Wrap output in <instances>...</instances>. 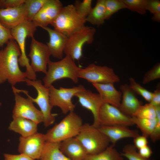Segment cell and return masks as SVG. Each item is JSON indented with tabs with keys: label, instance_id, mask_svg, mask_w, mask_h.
Here are the masks:
<instances>
[{
	"label": "cell",
	"instance_id": "37",
	"mask_svg": "<svg viewBox=\"0 0 160 160\" xmlns=\"http://www.w3.org/2000/svg\"><path fill=\"white\" fill-rule=\"evenodd\" d=\"M12 39H14L10 30L6 28L0 22V47H2Z\"/></svg>",
	"mask_w": 160,
	"mask_h": 160
},
{
	"label": "cell",
	"instance_id": "18",
	"mask_svg": "<svg viewBox=\"0 0 160 160\" xmlns=\"http://www.w3.org/2000/svg\"><path fill=\"white\" fill-rule=\"evenodd\" d=\"M122 98L119 109L123 113L130 116H132L139 107L142 102L135 95L129 85L124 84L120 87Z\"/></svg>",
	"mask_w": 160,
	"mask_h": 160
},
{
	"label": "cell",
	"instance_id": "7",
	"mask_svg": "<svg viewBox=\"0 0 160 160\" xmlns=\"http://www.w3.org/2000/svg\"><path fill=\"white\" fill-rule=\"evenodd\" d=\"M25 82L28 86H32L36 90L37 95L33 98L26 90L17 89L14 86H12V91L18 93L23 92L29 98L33 103H36L40 109L44 117L43 123L44 126L48 127L52 124L55 119V114L51 113L52 107L50 103L49 88L43 84L40 80H31L26 78Z\"/></svg>",
	"mask_w": 160,
	"mask_h": 160
},
{
	"label": "cell",
	"instance_id": "20",
	"mask_svg": "<svg viewBox=\"0 0 160 160\" xmlns=\"http://www.w3.org/2000/svg\"><path fill=\"white\" fill-rule=\"evenodd\" d=\"M99 129L109 139L111 145L115 146L119 140L124 138H135L139 135L136 130L130 129L123 125L100 126Z\"/></svg>",
	"mask_w": 160,
	"mask_h": 160
},
{
	"label": "cell",
	"instance_id": "40",
	"mask_svg": "<svg viewBox=\"0 0 160 160\" xmlns=\"http://www.w3.org/2000/svg\"><path fill=\"white\" fill-rule=\"evenodd\" d=\"M134 145L138 149L148 145L147 138L143 135H140L134 138Z\"/></svg>",
	"mask_w": 160,
	"mask_h": 160
},
{
	"label": "cell",
	"instance_id": "21",
	"mask_svg": "<svg viewBox=\"0 0 160 160\" xmlns=\"http://www.w3.org/2000/svg\"><path fill=\"white\" fill-rule=\"evenodd\" d=\"M60 149L71 160H83L88 155L84 146L76 137L60 142Z\"/></svg>",
	"mask_w": 160,
	"mask_h": 160
},
{
	"label": "cell",
	"instance_id": "4",
	"mask_svg": "<svg viewBox=\"0 0 160 160\" xmlns=\"http://www.w3.org/2000/svg\"><path fill=\"white\" fill-rule=\"evenodd\" d=\"M36 28L32 21L26 20L10 30L11 35L17 43L20 51L19 64L21 66L26 67L25 72L26 78L31 80H36V75L30 66L29 59L26 54L25 40L27 37H33Z\"/></svg>",
	"mask_w": 160,
	"mask_h": 160
},
{
	"label": "cell",
	"instance_id": "25",
	"mask_svg": "<svg viewBox=\"0 0 160 160\" xmlns=\"http://www.w3.org/2000/svg\"><path fill=\"white\" fill-rule=\"evenodd\" d=\"M105 0H98L86 18V21L97 26L102 25L105 20Z\"/></svg>",
	"mask_w": 160,
	"mask_h": 160
},
{
	"label": "cell",
	"instance_id": "9",
	"mask_svg": "<svg viewBox=\"0 0 160 160\" xmlns=\"http://www.w3.org/2000/svg\"><path fill=\"white\" fill-rule=\"evenodd\" d=\"M49 88L51 105L52 107H59L64 114L74 111L76 106L72 102V97L77 93L86 89L82 85L70 88L61 87L59 89L52 85Z\"/></svg>",
	"mask_w": 160,
	"mask_h": 160
},
{
	"label": "cell",
	"instance_id": "6",
	"mask_svg": "<svg viewBox=\"0 0 160 160\" xmlns=\"http://www.w3.org/2000/svg\"><path fill=\"white\" fill-rule=\"evenodd\" d=\"M76 137L83 145L88 155L96 154L103 151L110 143L108 137L98 127L88 123L83 124Z\"/></svg>",
	"mask_w": 160,
	"mask_h": 160
},
{
	"label": "cell",
	"instance_id": "12",
	"mask_svg": "<svg viewBox=\"0 0 160 160\" xmlns=\"http://www.w3.org/2000/svg\"><path fill=\"white\" fill-rule=\"evenodd\" d=\"M15 104L13 116L21 117L31 120L38 124L43 122V115L41 111L34 106L33 102L28 97L25 98L15 91Z\"/></svg>",
	"mask_w": 160,
	"mask_h": 160
},
{
	"label": "cell",
	"instance_id": "41",
	"mask_svg": "<svg viewBox=\"0 0 160 160\" xmlns=\"http://www.w3.org/2000/svg\"><path fill=\"white\" fill-rule=\"evenodd\" d=\"M4 160H34L28 156L22 154L13 155L4 153Z\"/></svg>",
	"mask_w": 160,
	"mask_h": 160
},
{
	"label": "cell",
	"instance_id": "11",
	"mask_svg": "<svg viewBox=\"0 0 160 160\" xmlns=\"http://www.w3.org/2000/svg\"><path fill=\"white\" fill-rule=\"evenodd\" d=\"M98 122L100 126L134 125L131 116L122 113L119 109L109 104L103 103L99 110Z\"/></svg>",
	"mask_w": 160,
	"mask_h": 160
},
{
	"label": "cell",
	"instance_id": "32",
	"mask_svg": "<svg viewBox=\"0 0 160 160\" xmlns=\"http://www.w3.org/2000/svg\"><path fill=\"white\" fill-rule=\"evenodd\" d=\"M126 9L141 15L146 13L147 0H121Z\"/></svg>",
	"mask_w": 160,
	"mask_h": 160
},
{
	"label": "cell",
	"instance_id": "44",
	"mask_svg": "<svg viewBox=\"0 0 160 160\" xmlns=\"http://www.w3.org/2000/svg\"><path fill=\"white\" fill-rule=\"evenodd\" d=\"M152 17V20L157 22H160V13H156L153 14Z\"/></svg>",
	"mask_w": 160,
	"mask_h": 160
},
{
	"label": "cell",
	"instance_id": "19",
	"mask_svg": "<svg viewBox=\"0 0 160 160\" xmlns=\"http://www.w3.org/2000/svg\"><path fill=\"white\" fill-rule=\"evenodd\" d=\"M42 28L47 32L49 36V41L46 44L51 55L57 59H62L68 37L47 26Z\"/></svg>",
	"mask_w": 160,
	"mask_h": 160
},
{
	"label": "cell",
	"instance_id": "13",
	"mask_svg": "<svg viewBox=\"0 0 160 160\" xmlns=\"http://www.w3.org/2000/svg\"><path fill=\"white\" fill-rule=\"evenodd\" d=\"M50 55L46 44L38 41L33 37L31 38L28 56L31 60L30 66L34 72H41L45 74Z\"/></svg>",
	"mask_w": 160,
	"mask_h": 160
},
{
	"label": "cell",
	"instance_id": "43",
	"mask_svg": "<svg viewBox=\"0 0 160 160\" xmlns=\"http://www.w3.org/2000/svg\"><path fill=\"white\" fill-rule=\"evenodd\" d=\"M138 153L143 157L149 159L152 154L151 147L148 145L138 149Z\"/></svg>",
	"mask_w": 160,
	"mask_h": 160
},
{
	"label": "cell",
	"instance_id": "34",
	"mask_svg": "<svg viewBox=\"0 0 160 160\" xmlns=\"http://www.w3.org/2000/svg\"><path fill=\"white\" fill-rule=\"evenodd\" d=\"M92 0L76 1L74 5L78 13L82 17L86 18L92 9Z\"/></svg>",
	"mask_w": 160,
	"mask_h": 160
},
{
	"label": "cell",
	"instance_id": "35",
	"mask_svg": "<svg viewBox=\"0 0 160 160\" xmlns=\"http://www.w3.org/2000/svg\"><path fill=\"white\" fill-rule=\"evenodd\" d=\"M160 78V63H158L145 74L142 83L145 84Z\"/></svg>",
	"mask_w": 160,
	"mask_h": 160
},
{
	"label": "cell",
	"instance_id": "22",
	"mask_svg": "<svg viewBox=\"0 0 160 160\" xmlns=\"http://www.w3.org/2000/svg\"><path fill=\"white\" fill-rule=\"evenodd\" d=\"M92 84L98 92L103 103L109 104L119 108L121 100L122 93L120 91L115 88L114 84Z\"/></svg>",
	"mask_w": 160,
	"mask_h": 160
},
{
	"label": "cell",
	"instance_id": "30",
	"mask_svg": "<svg viewBox=\"0 0 160 160\" xmlns=\"http://www.w3.org/2000/svg\"><path fill=\"white\" fill-rule=\"evenodd\" d=\"M132 116L142 119H155L156 118L155 107L149 103L142 105Z\"/></svg>",
	"mask_w": 160,
	"mask_h": 160
},
{
	"label": "cell",
	"instance_id": "16",
	"mask_svg": "<svg viewBox=\"0 0 160 160\" xmlns=\"http://www.w3.org/2000/svg\"><path fill=\"white\" fill-rule=\"evenodd\" d=\"M74 96L78 98L80 104L82 107L91 112L94 118V122L92 125L98 127L99 113L103 103L99 94L85 89L77 93Z\"/></svg>",
	"mask_w": 160,
	"mask_h": 160
},
{
	"label": "cell",
	"instance_id": "26",
	"mask_svg": "<svg viewBox=\"0 0 160 160\" xmlns=\"http://www.w3.org/2000/svg\"><path fill=\"white\" fill-rule=\"evenodd\" d=\"M123 157L112 145L104 150L96 154L88 155L83 160H123Z\"/></svg>",
	"mask_w": 160,
	"mask_h": 160
},
{
	"label": "cell",
	"instance_id": "38",
	"mask_svg": "<svg viewBox=\"0 0 160 160\" xmlns=\"http://www.w3.org/2000/svg\"><path fill=\"white\" fill-rule=\"evenodd\" d=\"M25 0H0V9L13 8L23 4Z\"/></svg>",
	"mask_w": 160,
	"mask_h": 160
},
{
	"label": "cell",
	"instance_id": "27",
	"mask_svg": "<svg viewBox=\"0 0 160 160\" xmlns=\"http://www.w3.org/2000/svg\"><path fill=\"white\" fill-rule=\"evenodd\" d=\"M131 119L134 125H136L140 129L142 135L147 138L150 137L152 133L157 119H142L134 116H131Z\"/></svg>",
	"mask_w": 160,
	"mask_h": 160
},
{
	"label": "cell",
	"instance_id": "24",
	"mask_svg": "<svg viewBox=\"0 0 160 160\" xmlns=\"http://www.w3.org/2000/svg\"><path fill=\"white\" fill-rule=\"evenodd\" d=\"M60 142L46 141L43 148L40 160H71L60 149Z\"/></svg>",
	"mask_w": 160,
	"mask_h": 160
},
{
	"label": "cell",
	"instance_id": "36",
	"mask_svg": "<svg viewBox=\"0 0 160 160\" xmlns=\"http://www.w3.org/2000/svg\"><path fill=\"white\" fill-rule=\"evenodd\" d=\"M155 107L157 121L153 130L149 137L153 142L159 140L160 138V105Z\"/></svg>",
	"mask_w": 160,
	"mask_h": 160
},
{
	"label": "cell",
	"instance_id": "29",
	"mask_svg": "<svg viewBox=\"0 0 160 160\" xmlns=\"http://www.w3.org/2000/svg\"><path fill=\"white\" fill-rule=\"evenodd\" d=\"M105 20L109 19L114 13L120 10L126 9L121 0H105Z\"/></svg>",
	"mask_w": 160,
	"mask_h": 160
},
{
	"label": "cell",
	"instance_id": "2",
	"mask_svg": "<svg viewBox=\"0 0 160 160\" xmlns=\"http://www.w3.org/2000/svg\"><path fill=\"white\" fill-rule=\"evenodd\" d=\"M80 68L76 65L75 60L68 55L58 61L50 60L48 63L47 72L43 79L44 85L49 88L55 81L63 78L69 79L77 83Z\"/></svg>",
	"mask_w": 160,
	"mask_h": 160
},
{
	"label": "cell",
	"instance_id": "42",
	"mask_svg": "<svg viewBox=\"0 0 160 160\" xmlns=\"http://www.w3.org/2000/svg\"><path fill=\"white\" fill-rule=\"evenodd\" d=\"M154 106L160 105V84L157 85L156 88L153 92V97L149 103Z\"/></svg>",
	"mask_w": 160,
	"mask_h": 160
},
{
	"label": "cell",
	"instance_id": "14",
	"mask_svg": "<svg viewBox=\"0 0 160 160\" xmlns=\"http://www.w3.org/2000/svg\"><path fill=\"white\" fill-rule=\"evenodd\" d=\"M18 151L33 160L40 159L46 142L45 134L37 132L25 137L20 136Z\"/></svg>",
	"mask_w": 160,
	"mask_h": 160
},
{
	"label": "cell",
	"instance_id": "17",
	"mask_svg": "<svg viewBox=\"0 0 160 160\" xmlns=\"http://www.w3.org/2000/svg\"><path fill=\"white\" fill-rule=\"evenodd\" d=\"M26 20L27 13L24 3L16 7L0 9V22L8 29L11 30Z\"/></svg>",
	"mask_w": 160,
	"mask_h": 160
},
{
	"label": "cell",
	"instance_id": "3",
	"mask_svg": "<svg viewBox=\"0 0 160 160\" xmlns=\"http://www.w3.org/2000/svg\"><path fill=\"white\" fill-rule=\"evenodd\" d=\"M83 124L81 117L74 111L71 112L45 134L46 141L60 142L76 137L79 133Z\"/></svg>",
	"mask_w": 160,
	"mask_h": 160
},
{
	"label": "cell",
	"instance_id": "45",
	"mask_svg": "<svg viewBox=\"0 0 160 160\" xmlns=\"http://www.w3.org/2000/svg\"><path fill=\"white\" fill-rule=\"evenodd\" d=\"M1 103H0V106H1Z\"/></svg>",
	"mask_w": 160,
	"mask_h": 160
},
{
	"label": "cell",
	"instance_id": "33",
	"mask_svg": "<svg viewBox=\"0 0 160 160\" xmlns=\"http://www.w3.org/2000/svg\"><path fill=\"white\" fill-rule=\"evenodd\" d=\"M136 149L134 145L128 144L123 147L121 154L128 160H150L140 155Z\"/></svg>",
	"mask_w": 160,
	"mask_h": 160
},
{
	"label": "cell",
	"instance_id": "31",
	"mask_svg": "<svg viewBox=\"0 0 160 160\" xmlns=\"http://www.w3.org/2000/svg\"><path fill=\"white\" fill-rule=\"evenodd\" d=\"M129 80V86L133 92L141 96L149 103L153 97V92L141 86L133 78L130 77Z\"/></svg>",
	"mask_w": 160,
	"mask_h": 160
},
{
	"label": "cell",
	"instance_id": "1",
	"mask_svg": "<svg viewBox=\"0 0 160 160\" xmlns=\"http://www.w3.org/2000/svg\"><path fill=\"white\" fill-rule=\"evenodd\" d=\"M6 44L0 51V84L7 80L13 86L17 83L25 81L26 74L19 67L21 53L17 43L12 39Z\"/></svg>",
	"mask_w": 160,
	"mask_h": 160
},
{
	"label": "cell",
	"instance_id": "10",
	"mask_svg": "<svg viewBox=\"0 0 160 160\" xmlns=\"http://www.w3.org/2000/svg\"><path fill=\"white\" fill-rule=\"evenodd\" d=\"M78 77L92 84H114L120 81L119 77L112 68L97 65L94 63L90 64L84 68H80Z\"/></svg>",
	"mask_w": 160,
	"mask_h": 160
},
{
	"label": "cell",
	"instance_id": "23",
	"mask_svg": "<svg viewBox=\"0 0 160 160\" xmlns=\"http://www.w3.org/2000/svg\"><path fill=\"white\" fill-rule=\"evenodd\" d=\"M13 120L9 129L18 133L24 137H27L37 132L38 124L25 118L12 116Z\"/></svg>",
	"mask_w": 160,
	"mask_h": 160
},
{
	"label": "cell",
	"instance_id": "15",
	"mask_svg": "<svg viewBox=\"0 0 160 160\" xmlns=\"http://www.w3.org/2000/svg\"><path fill=\"white\" fill-rule=\"evenodd\" d=\"M63 7L59 0H47L35 15L32 22L37 27L51 25Z\"/></svg>",
	"mask_w": 160,
	"mask_h": 160
},
{
	"label": "cell",
	"instance_id": "28",
	"mask_svg": "<svg viewBox=\"0 0 160 160\" xmlns=\"http://www.w3.org/2000/svg\"><path fill=\"white\" fill-rule=\"evenodd\" d=\"M47 0H25L24 3L27 13V20L32 21Z\"/></svg>",
	"mask_w": 160,
	"mask_h": 160
},
{
	"label": "cell",
	"instance_id": "5",
	"mask_svg": "<svg viewBox=\"0 0 160 160\" xmlns=\"http://www.w3.org/2000/svg\"><path fill=\"white\" fill-rule=\"evenodd\" d=\"M86 22V18L80 16L71 4L62 7L51 25L68 37L84 26Z\"/></svg>",
	"mask_w": 160,
	"mask_h": 160
},
{
	"label": "cell",
	"instance_id": "8",
	"mask_svg": "<svg viewBox=\"0 0 160 160\" xmlns=\"http://www.w3.org/2000/svg\"><path fill=\"white\" fill-rule=\"evenodd\" d=\"M95 32V28L85 26L67 38L64 53L74 60H79L82 55L84 45L92 43Z\"/></svg>",
	"mask_w": 160,
	"mask_h": 160
},
{
	"label": "cell",
	"instance_id": "39",
	"mask_svg": "<svg viewBox=\"0 0 160 160\" xmlns=\"http://www.w3.org/2000/svg\"><path fill=\"white\" fill-rule=\"evenodd\" d=\"M146 9L153 14L160 13V0H147Z\"/></svg>",
	"mask_w": 160,
	"mask_h": 160
}]
</instances>
